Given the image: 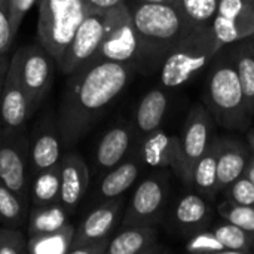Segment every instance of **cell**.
I'll list each match as a JSON object with an SVG mask.
<instances>
[{
	"instance_id": "9a60e30c",
	"label": "cell",
	"mask_w": 254,
	"mask_h": 254,
	"mask_svg": "<svg viewBox=\"0 0 254 254\" xmlns=\"http://www.w3.org/2000/svg\"><path fill=\"white\" fill-rule=\"evenodd\" d=\"M138 137L135 134L134 125L128 122H121L109 128L103 137L100 138L95 155H94V167L95 174L101 177L104 173L121 164L124 159H127Z\"/></svg>"
},
{
	"instance_id": "3957f363",
	"label": "cell",
	"mask_w": 254,
	"mask_h": 254,
	"mask_svg": "<svg viewBox=\"0 0 254 254\" xmlns=\"http://www.w3.org/2000/svg\"><path fill=\"white\" fill-rule=\"evenodd\" d=\"M127 4L140 42L141 64L159 68L188 28L185 16L176 3L127 0Z\"/></svg>"
},
{
	"instance_id": "8fae6325",
	"label": "cell",
	"mask_w": 254,
	"mask_h": 254,
	"mask_svg": "<svg viewBox=\"0 0 254 254\" xmlns=\"http://www.w3.org/2000/svg\"><path fill=\"white\" fill-rule=\"evenodd\" d=\"M54 63V58L40 46V43L21 48L10 58V64L16 71L18 80L36 107L49 91Z\"/></svg>"
},
{
	"instance_id": "d6986e66",
	"label": "cell",
	"mask_w": 254,
	"mask_h": 254,
	"mask_svg": "<svg viewBox=\"0 0 254 254\" xmlns=\"http://www.w3.org/2000/svg\"><path fill=\"white\" fill-rule=\"evenodd\" d=\"M252 149L238 138L217 135V188L222 192L228 185L246 173Z\"/></svg>"
},
{
	"instance_id": "d590c367",
	"label": "cell",
	"mask_w": 254,
	"mask_h": 254,
	"mask_svg": "<svg viewBox=\"0 0 254 254\" xmlns=\"http://www.w3.org/2000/svg\"><path fill=\"white\" fill-rule=\"evenodd\" d=\"M13 37L15 34L10 25L9 0H0V55L9 52Z\"/></svg>"
},
{
	"instance_id": "836d02e7",
	"label": "cell",
	"mask_w": 254,
	"mask_h": 254,
	"mask_svg": "<svg viewBox=\"0 0 254 254\" xmlns=\"http://www.w3.org/2000/svg\"><path fill=\"white\" fill-rule=\"evenodd\" d=\"M222 192L225 193L226 199H231L241 205L254 207V185L246 174L234 180Z\"/></svg>"
},
{
	"instance_id": "8992f818",
	"label": "cell",
	"mask_w": 254,
	"mask_h": 254,
	"mask_svg": "<svg viewBox=\"0 0 254 254\" xmlns=\"http://www.w3.org/2000/svg\"><path fill=\"white\" fill-rule=\"evenodd\" d=\"M115 61L141 64V49L138 36L127 1L107 10V27L104 40L92 61Z\"/></svg>"
},
{
	"instance_id": "ba28073f",
	"label": "cell",
	"mask_w": 254,
	"mask_h": 254,
	"mask_svg": "<svg viewBox=\"0 0 254 254\" xmlns=\"http://www.w3.org/2000/svg\"><path fill=\"white\" fill-rule=\"evenodd\" d=\"M168 196L170 183L167 174L158 173L144 179L132 193L122 219V228L137 225L156 226L162 220Z\"/></svg>"
},
{
	"instance_id": "44dd1931",
	"label": "cell",
	"mask_w": 254,
	"mask_h": 254,
	"mask_svg": "<svg viewBox=\"0 0 254 254\" xmlns=\"http://www.w3.org/2000/svg\"><path fill=\"white\" fill-rule=\"evenodd\" d=\"M28 158L31 176L61 162L63 143L57 127L43 125L34 134L33 140H30Z\"/></svg>"
},
{
	"instance_id": "7a4b0ae2",
	"label": "cell",
	"mask_w": 254,
	"mask_h": 254,
	"mask_svg": "<svg viewBox=\"0 0 254 254\" xmlns=\"http://www.w3.org/2000/svg\"><path fill=\"white\" fill-rule=\"evenodd\" d=\"M205 70L202 103L211 113L216 125L229 131H247L253 122L247 116L244 94L231 46H223Z\"/></svg>"
},
{
	"instance_id": "5b68a950",
	"label": "cell",
	"mask_w": 254,
	"mask_h": 254,
	"mask_svg": "<svg viewBox=\"0 0 254 254\" xmlns=\"http://www.w3.org/2000/svg\"><path fill=\"white\" fill-rule=\"evenodd\" d=\"M37 4L39 43L58 64L91 7L85 0H39Z\"/></svg>"
},
{
	"instance_id": "e575fe53",
	"label": "cell",
	"mask_w": 254,
	"mask_h": 254,
	"mask_svg": "<svg viewBox=\"0 0 254 254\" xmlns=\"http://www.w3.org/2000/svg\"><path fill=\"white\" fill-rule=\"evenodd\" d=\"M27 253V238L19 228L0 226V254Z\"/></svg>"
},
{
	"instance_id": "4dcf8cb0",
	"label": "cell",
	"mask_w": 254,
	"mask_h": 254,
	"mask_svg": "<svg viewBox=\"0 0 254 254\" xmlns=\"http://www.w3.org/2000/svg\"><path fill=\"white\" fill-rule=\"evenodd\" d=\"M220 0H176L188 24H211Z\"/></svg>"
},
{
	"instance_id": "83f0119b",
	"label": "cell",
	"mask_w": 254,
	"mask_h": 254,
	"mask_svg": "<svg viewBox=\"0 0 254 254\" xmlns=\"http://www.w3.org/2000/svg\"><path fill=\"white\" fill-rule=\"evenodd\" d=\"M74 226L65 223L63 228L33 235L27 238V253L30 254H68L73 238H74Z\"/></svg>"
},
{
	"instance_id": "7c38bea8",
	"label": "cell",
	"mask_w": 254,
	"mask_h": 254,
	"mask_svg": "<svg viewBox=\"0 0 254 254\" xmlns=\"http://www.w3.org/2000/svg\"><path fill=\"white\" fill-rule=\"evenodd\" d=\"M211 27L217 51L254 34V0H220Z\"/></svg>"
},
{
	"instance_id": "74e56055",
	"label": "cell",
	"mask_w": 254,
	"mask_h": 254,
	"mask_svg": "<svg viewBox=\"0 0 254 254\" xmlns=\"http://www.w3.org/2000/svg\"><path fill=\"white\" fill-rule=\"evenodd\" d=\"M110 238H112V235L101 238V240H97V241L86 243V244L74 247V249H70L68 254H107V247H109Z\"/></svg>"
},
{
	"instance_id": "b9f144b4",
	"label": "cell",
	"mask_w": 254,
	"mask_h": 254,
	"mask_svg": "<svg viewBox=\"0 0 254 254\" xmlns=\"http://www.w3.org/2000/svg\"><path fill=\"white\" fill-rule=\"evenodd\" d=\"M247 144L250 146L252 152L254 153V127H250L247 129Z\"/></svg>"
},
{
	"instance_id": "4fadbf2b",
	"label": "cell",
	"mask_w": 254,
	"mask_h": 254,
	"mask_svg": "<svg viewBox=\"0 0 254 254\" xmlns=\"http://www.w3.org/2000/svg\"><path fill=\"white\" fill-rule=\"evenodd\" d=\"M216 137V122L204 103L193 104L180 134V144L189 174Z\"/></svg>"
},
{
	"instance_id": "1f68e13d",
	"label": "cell",
	"mask_w": 254,
	"mask_h": 254,
	"mask_svg": "<svg viewBox=\"0 0 254 254\" xmlns=\"http://www.w3.org/2000/svg\"><path fill=\"white\" fill-rule=\"evenodd\" d=\"M217 211L220 217L226 222H231L247 232L254 234V207L241 205L231 199H225L219 207Z\"/></svg>"
},
{
	"instance_id": "d4e9b609",
	"label": "cell",
	"mask_w": 254,
	"mask_h": 254,
	"mask_svg": "<svg viewBox=\"0 0 254 254\" xmlns=\"http://www.w3.org/2000/svg\"><path fill=\"white\" fill-rule=\"evenodd\" d=\"M190 188L207 196L208 199H214L219 193L217 188V135L213 138L207 152L199 158L195 164L190 176Z\"/></svg>"
},
{
	"instance_id": "4316f807",
	"label": "cell",
	"mask_w": 254,
	"mask_h": 254,
	"mask_svg": "<svg viewBox=\"0 0 254 254\" xmlns=\"http://www.w3.org/2000/svg\"><path fill=\"white\" fill-rule=\"evenodd\" d=\"M61 162L31 176L30 205H48L60 201Z\"/></svg>"
},
{
	"instance_id": "ac0fdd59",
	"label": "cell",
	"mask_w": 254,
	"mask_h": 254,
	"mask_svg": "<svg viewBox=\"0 0 254 254\" xmlns=\"http://www.w3.org/2000/svg\"><path fill=\"white\" fill-rule=\"evenodd\" d=\"M60 202L73 213L86 193L89 185V168L79 153L68 152L61 158Z\"/></svg>"
},
{
	"instance_id": "52a82bcc",
	"label": "cell",
	"mask_w": 254,
	"mask_h": 254,
	"mask_svg": "<svg viewBox=\"0 0 254 254\" xmlns=\"http://www.w3.org/2000/svg\"><path fill=\"white\" fill-rule=\"evenodd\" d=\"M30 140L25 127L10 129L0 125V180L30 202Z\"/></svg>"
},
{
	"instance_id": "e0dca14e",
	"label": "cell",
	"mask_w": 254,
	"mask_h": 254,
	"mask_svg": "<svg viewBox=\"0 0 254 254\" xmlns=\"http://www.w3.org/2000/svg\"><path fill=\"white\" fill-rule=\"evenodd\" d=\"M34 110V103L22 88L15 68L9 61L0 101V125L10 129L22 128Z\"/></svg>"
},
{
	"instance_id": "7bdbcfd3",
	"label": "cell",
	"mask_w": 254,
	"mask_h": 254,
	"mask_svg": "<svg viewBox=\"0 0 254 254\" xmlns=\"http://www.w3.org/2000/svg\"><path fill=\"white\" fill-rule=\"evenodd\" d=\"M141 1H150V3H176V0H141Z\"/></svg>"
},
{
	"instance_id": "6da1fadb",
	"label": "cell",
	"mask_w": 254,
	"mask_h": 254,
	"mask_svg": "<svg viewBox=\"0 0 254 254\" xmlns=\"http://www.w3.org/2000/svg\"><path fill=\"white\" fill-rule=\"evenodd\" d=\"M137 67L115 61H89L71 73L58 110L57 128L63 149L73 147L97 118L127 88Z\"/></svg>"
},
{
	"instance_id": "ee69618b",
	"label": "cell",
	"mask_w": 254,
	"mask_h": 254,
	"mask_svg": "<svg viewBox=\"0 0 254 254\" xmlns=\"http://www.w3.org/2000/svg\"><path fill=\"white\" fill-rule=\"evenodd\" d=\"M252 253H254V244H253V252H252Z\"/></svg>"
},
{
	"instance_id": "9c48e42d",
	"label": "cell",
	"mask_w": 254,
	"mask_h": 254,
	"mask_svg": "<svg viewBox=\"0 0 254 254\" xmlns=\"http://www.w3.org/2000/svg\"><path fill=\"white\" fill-rule=\"evenodd\" d=\"M106 27L107 10L91 9L86 13L79 28L76 30L71 42L65 48L61 60L57 64L63 74L70 76L82 65L92 61L104 40Z\"/></svg>"
},
{
	"instance_id": "cb8c5ba5",
	"label": "cell",
	"mask_w": 254,
	"mask_h": 254,
	"mask_svg": "<svg viewBox=\"0 0 254 254\" xmlns=\"http://www.w3.org/2000/svg\"><path fill=\"white\" fill-rule=\"evenodd\" d=\"M241 82L249 119H254V34L229 43Z\"/></svg>"
},
{
	"instance_id": "8d00e7d4",
	"label": "cell",
	"mask_w": 254,
	"mask_h": 254,
	"mask_svg": "<svg viewBox=\"0 0 254 254\" xmlns=\"http://www.w3.org/2000/svg\"><path fill=\"white\" fill-rule=\"evenodd\" d=\"M37 3H39V0H9L10 25H12L13 34H16V31L19 30L21 22H22L24 16L27 15V12Z\"/></svg>"
},
{
	"instance_id": "60d3db41",
	"label": "cell",
	"mask_w": 254,
	"mask_h": 254,
	"mask_svg": "<svg viewBox=\"0 0 254 254\" xmlns=\"http://www.w3.org/2000/svg\"><path fill=\"white\" fill-rule=\"evenodd\" d=\"M244 174L250 179V182L254 185V153H252V156H250V161L247 164V168H246Z\"/></svg>"
},
{
	"instance_id": "ffe728a7",
	"label": "cell",
	"mask_w": 254,
	"mask_h": 254,
	"mask_svg": "<svg viewBox=\"0 0 254 254\" xmlns=\"http://www.w3.org/2000/svg\"><path fill=\"white\" fill-rule=\"evenodd\" d=\"M143 167L144 164L132 149L131 155L127 159H124L121 164H118L100 177L97 198L100 201H104L122 196L135 183Z\"/></svg>"
},
{
	"instance_id": "2e32d148",
	"label": "cell",
	"mask_w": 254,
	"mask_h": 254,
	"mask_svg": "<svg viewBox=\"0 0 254 254\" xmlns=\"http://www.w3.org/2000/svg\"><path fill=\"white\" fill-rule=\"evenodd\" d=\"M122 205V196L101 201L95 208H92L85 216V219L74 229V238L70 249L110 237L121 217Z\"/></svg>"
},
{
	"instance_id": "f1b7e54d",
	"label": "cell",
	"mask_w": 254,
	"mask_h": 254,
	"mask_svg": "<svg viewBox=\"0 0 254 254\" xmlns=\"http://www.w3.org/2000/svg\"><path fill=\"white\" fill-rule=\"evenodd\" d=\"M28 210L30 202L24 201L0 180V223L21 228L27 222Z\"/></svg>"
},
{
	"instance_id": "30bf717a",
	"label": "cell",
	"mask_w": 254,
	"mask_h": 254,
	"mask_svg": "<svg viewBox=\"0 0 254 254\" xmlns=\"http://www.w3.org/2000/svg\"><path fill=\"white\" fill-rule=\"evenodd\" d=\"M135 153L144 165L159 170H171L188 188H190V174L188 171L180 137L167 134L162 128L140 137L134 146Z\"/></svg>"
},
{
	"instance_id": "d6a6232c",
	"label": "cell",
	"mask_w": 254,
	"mask_h": 254,
	"mask_svg": "<svg viewBox=\"0 0 254 254\" xmlns=\"http://www.w3.org/2000/svg\"><path fill=\"white\" fill-rule=\"evenodd\" d=\"M185 250L192 254H232L210 229L190 235Z\"/></svg>"
},
{
	"instance_id": "277c9868",
	"label": "cell",
	"mask_w": 254,
	"mask_h": 254,
	"mask_svg": "<svg viewBox=\"0 0 254 254\" xmlns=\"http://www.w3.org/2000/svg\"><path fill=\"white\" fill-rule=\"evenodd\" d=\"M217 52L211 24H188L183 37L159 67L162 86L167 89L183 86L205 70Z\"/></svg>"
},
{
	"instance_id": "f35d334b",
	"label": "cell",
	"mask_w": 254,
	"mask_h": 254,
	"mask_svg": "<svg viewBox=\"0 0 254 254\" xmlns=\"http://www.w3.org/2000/svg\"><path fill=\"white\" fill-rule=\"evenodd\" d=\"M91 9H98V10H109L127 0H85Z\"/></svg>"
},
{
	"instance_id": "603a6c76",
	"label": "cell",
	"mask_w": 254,
	"mask_h": 254,
	"mask_svg": "<svg viewBox=\"0 0 254 254\" xmlns=\"http://www.w3.org/2000/svg\"><path fill=\"white\" fill-rule=\"evenodd\" d=\"M168 110V94L162 88H153L147 91L140 100L135 116H134V129L137 137H144L155 129L162 127Z\"/></svg>"
},
{
	"instance_id": "ab89813d",
	"label": "cell",
	"mask_w": 254,
	"mask_h": 254,
	"mask_svg": "<svg viewBox=\"0 0 254 254\" xmlns=\"http://www.w3.org/2000/svg\"><path fill=\"white\" fill-rule=\"evenodd\" d=\"M9 57L7 54L0 55V101H1V92H3V85H4V77H6V71L9 67Z\"/></svg>"
},
{
	"instance_id": "7402d4cb",
	"label": "cell",
	"mask_w": 254,
	"mask_h": 254,
	"mask_svg": "<svg viewBox=\"0 0 254 254\" xmlns=\"http://www.w3.org/2000/svg\"><path fill=\"white\" fill-rule=\"evenodd\" d=\"M158 231L153 225L124 226L119 234L110 238L107 254L158 253Z\"/></svg>"
},
{
	"instance_id": "f546056e",
	"label": "cell",
	"mask_w": 254,
	"mask_h": 254,
	"mask_svg": "<svg viewBox=\"0 0 254 254\" xmlns=\"http://www.w3.org/2000/svg\"><path fill=\"white\" fill-rule=\"evenodd\" d=\"M211 231L232 254H250L253 252L254 234L252 232L226 220L216 225Z\"/></svg>"
},
{
	"instance_id": "484cf974",
	"label": "cell",
	"mask_w": 254,
	"mask_h": 254,
	"mask_svg": "<svg viewBox=\"0 0 254 254\" xmlns=\"http://www.w3.org/2000/svg\"><path fill=\"white\" fill-rule=\"evenodd\" d=\"M70 211L58 201L48 205H30L27 216V237L48 234L68 223Z\"/></svg>"
},
{
	"instance_id": "5bb4252c",
	"label": "cell",
	"mask_w": 254,
	"mask_h": 254,
	"mask_svg": "<svg viewBox=\"0 0 254 254\" xmlns=\"http://www.w3.org/2000/svg\"><path fill=\"white\" fill-rule=\"evenodd\" d=\"M213 220L211 199L199 192L189 190L182 193L171 208L170 225L182 237H190L196 232L208 229Z\"/></svg>"
}]
</instances>
